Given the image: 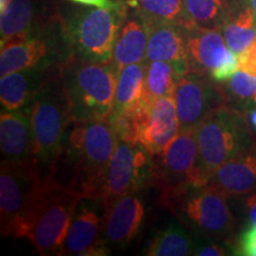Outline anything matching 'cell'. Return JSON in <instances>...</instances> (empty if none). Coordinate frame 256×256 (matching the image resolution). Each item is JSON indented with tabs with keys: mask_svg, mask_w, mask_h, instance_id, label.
I'll return each mask as SVG.
<instances>
[{
	"mask_svg": "<svg viewBox=\"0 0 256 256\" xmlns=\"http://www.w3.org/2000/svg\"><path fill=\"white\" fill-rule=\"evenodd\" d=\"M206 185L229 198L255 192L256 148L224 164L211 176Z\"/></svg>",
	"mask_w": 256,
	"mask_h": 256,
	"instance_id": "obj_21",
	"label": "cell"
},
{
	"mask_svg": "<svg viewBox=\"0 0 256 256\" xmlns=\"http://www.w3.org/2000/svg\"><path fill=\"white\" fill-rule=\"evenodd\" d=\"M182 74L174 64L168 62H147L144 106H151L158 98L174 95Z\"/></svg>",
	"mask_w": 256,
	"mask_h": 256,
	"instance_id": "obj_25",
	"label": "cell"
},
{
	"mask_svg": "<svg viewBox=\"0 0 256 256\" xmlns=\"http://www.w3.org/2000/svg\"><path fill=\"white\" fill-rule=\"evenodd\" d=\"M146 23L148 28L147 62H168L174 64L182 75L190 72L184 26L168 23Z\"/></svg>",
	"mask_w": 256,
	"mask_h": 256,
	"instance_id": "obj_19",
	"label": "cell"
},
{
	"mask_svg": "<svg viewBox=\"0 0 256 256\" xmlns=\"http://www.w3.org/2000/svg\"><path fill=\"white\" fill-rule=\"evenodd\" d=\"M188 66L190 72L210 76L228 57L230 49L220 28L185 26Z\"/></svg>",
	"mask_w": 256,
	"mask_h": 256,
	"instance_id": "obj_16",
	"label": "cell"
},
{
	"mask_svg": "<svg viewBox=\"0 0 256 256\" xmlns=\"http://www.w3.org/2000/svg\"><path fill=\"white\" fill-rule=\"evenodd\" d=\"M78 5L92 6V8H104V10H114V11H121L128 8L127 2H115V0H69Z\"/></svg>",
	"mask_w": 256,
	"mask_h": 256,
	"instance_id": "obj_34",
	"label": "cell"
},
{
	"mask_svg": "<svg viewBox=\"0 0 256 256\" xmlns=\"http://www.w3.org/2000/svg\"><path fill=\"white\" fill-rule=\"evenodd\" d=\"M240 57V68L256 72V40Z\"/></svg>",
	"mask_w": 256,
	"mask_h": 256,
	"instance_id": "obj_35",
	"label": "cell"
},
{
	"mask_svg": "<svg viewBox=\"0 0 256 256\" xmlns=\"http://www.w3.org/2000/svg\"><path fill=\"white\" fill-rule=\"evenodd\" d=\"M196 238V248L194 254L198 256H224L229 254V249L223 247L222 243L211 241V240Z\"/></svg>",
	"mask_w": 256,
	"mask_h": 256,
	"instance_id": "obj_32",
	"label": "cell"
},
{
	"mask_svg": "<svg viewBox=\"0 0 256 256\" xmlns=\"http://www.w3.org/2000/svg\"><path fill=\"white\" fill-rule=\"evenodd\" d=\"M46 177L36 162H2L0 220L2 235L24 238L25 229Z\"/></svg>",
	"mask_w": 256,
	"mask_h": 256,
	"instance_id": "obj_8",
	"label": "cell"
},
{
	"mask_svg": "<svg viewBox=\"0 0 256 256\" xmlns=\"http://www.w3.org/2000/svg\"><path fill=\"white\" fill-rule=\"evenodd\" d=\"M229 197L208 186L190 188L170 200L165 208L197 238L230 244L236 220Z\"/></svg>",
	"mask_w": 256,
	"mask_h": 256,
	"instance_id": "obj_6",
	"label": "cell"
},
{
	"mask_svg": "<svg viewBox=\"0 0 256 256\" xmlns=\"http://www.w3.org/2000/svg\"><path fill=\"white\" fill-rule=\"evenodd\" d=\"M248 121L252 130H256V110H250L248 112Z\"/></svg>",
	"mask_w": 256,
	"mask_h": 256,
	"instance_id": "obj_36",
	"label": "cell"
},
{
	"mask_svg": "<svg viewBox=\"0 0 256 256\" xmlns=\"http://www.w3.org/2000/svg\"><path fill=\"white\" fill-rule=\"evenodd\" d=\"M156 156L142 144L118 142L108 166L102 203L126 194H140L150 185H156Z\"/></svg>",
	"mask_w": 256,
	"mask_h": 256,
	"instance_id": "obj_10",
	"label": "cell"
},
{
	"mask_svg": "<svg viewBox=\"0 0 256 256\" xmlns=\"http://www.w3.org/2000/svg\"><path fill=\"white\" fill-rule=\"evenodd\" d=\"M156 159V186L162 206L188 188L206 186L198 170L196 130H182Z\"/></svg>",
	"mask_w": 256,
	"mask_h": 256,
	"instance_id": "obj_9",
	"label": "cell"
},
{
	"mask_svg": "<svg viewBox=\"0 0 256 256\" xmlns=\"http://www.w3.org/2000/svg\"><path fill=\"white\" fill-rule=\"evenodd\" d=\"M130 8L121 25L110 60L118 74L124 66L147 60V46H148L147 23L136 8H132V12L130 11Z\"/></svg>",
	"mask_w": 256,
	"mask_h": 256,
	"instance_id": "obj_20",
	"label": "cell"
},
{
	"mask_svg": "<svg viewBox=\"0 0 256 256\" xmlns=\"http://www.w3.org/2000/svg\"><path fill=\"white\" fill-rule=\"evenodd\" d=\"M62 66H40L8 74L0 81V102L5 110L30 107Z\"/></svg>",
	"mask_w": 256,
	"mask_h": 256,
	"instance_id": "obj_17",
	"label": "cell"
},
{
	"mask_svg": "<svg viewBox=\"0 0 256 256\" xmlns=\"http://www.w3.org/2000/svg\"><path fill=\"white\" fill-rule=\"evenodd\" d=\"M102 228H104L102 200L82 198L74 214L60 255H107L110 252L102 243Z\"/></svg>",
	"mask_w": 256,
	"mask_h": 256,
	"instance_id": "obj_12",
	"label": "cell"
},
{
	"mask_svg": "<svg viewBox=\"0 0 256 256\" xmlns=\"http://www.w3.org/2000/svg\"><path fill=\"white\" fill-rule=\"evenodd\" d=\"M140 122L139 144L151 154L160 156L182 132L174 95L158 98L138 110Z\"/></svg>",
	"mask_w": 256,
	"mask_h": 256,
	"instance_id": "obj_14",
	"label": "cell"
},
{
	"mask_svg": "<svg viewBox=\"0 0 256 256\" xmlns=\"http://www.w3.org/2000/svg\"><path fill=\"white\" fill-rule=\"evenodd\" d=\"M174 98L182 130H196L214 110L229 104L223 88L210 76L197 72H188L178 80Z\"/></svg>",
	"mask_w": 256,
	"mask_h": 256,
	"instance_id": "obj_11",
	"label": "cell"
},
{
	"mask_svg": "<svg viewBox=\"0 0 256 256\" xmlns=\"http://www.w3.org/2000/svg\"><path fill=\"white\" fill-rule=\"evenodd\" d=\"M74 122L108 120L113 110L118 72L112 63L72 55L60 66Z\"/></svg>",
	"mask_w": 256,
	"mask_h": 256,
	"instance_id": "obj_3",
	"label": "cell"
},
{
	"mask_svg": "<svg viewBox=\"0 0 256 256\" xmlns=\"http://www.w3.org/2000/svg\"><path fill=\"white\" fill-rule=\"evenodd\" d=\"M147 60L124 66L118 74L113 110L110 115L136 112L142 106Z\"/></svg>",
	"mask_w": 256,
	"mask_h": 256,
	"instance_id": "obj_22",
	"label": "cell"
},
{
	"mask_svg": "<svg viewBox=\"0 0 256 256\" xmlns=\"http://www.w3.org/2000/svg\"><path fill=\"white\" fill-rule=\"evenodd\" d=\"M128 8L121 11L92 6H72L60 16L72 55L98 63H110Z\"/></svg>",
	"mask_w": 256,
	"mask_h": 256,
	"instance_id": "obj_5",
	"label": "cell"
},
{
	"mask_svg": "<svg viewBox=\"0 0 256 256\" xmlns=\"http://www.w3.org/2000/svg\"><path fill=\"white\" fill-rule=\"evenodd\" d=\"M247 2L252 8V11H254V14H256V0H247Z\"/></svg>",
	"mask_w": 256,
	"mask_h": 256,
	"instance_id": "obj_37",
	"label": "cell"
},
{
	"mask_svg": "<svg viewBox=\"0 0 256 256\" xmlns=\"http://www.w3.org/2000/svg\"><path fill=\"white\" fill-rule=\"evenodd\" d=\"M138 110L113 114L108 118V121H110L120 142L139 144L140 122Z\"/></svg>",
	"mask_w": 256,
	"mask_h": 256,
	"instance_id": "obj_29",
	"label": "cell"
},
{
	"mask_svg": "<svg viewBox=\"0 0 256 256\" xmlns=\"http://www.w3.org/2000/svg\"><path fill=\"white\" fill-rule=\"evenodd\" d=\"M138 194H126L104 203L102 243L108 252L110 248H126L140 232L145 206Z\"/></svg>",
	"mask_w": 256,
	"mask_h": 256,
	"instance_id": "obj_13",
	"label": "cell"
},
{
	"mask_svg": "<svg viewBox=\"0 0 256 256\" xmlns=\"http://www.w3.org/2000/svg\"><path fill=\"white\" fill-rule=\"evenodd\" d=\"M127 2L146 22L190 26L184 0H128Z\"/></svg>",
	"mask_w": 256,
	"mask_h": 256,
	"instance_id": "obj_27",
	"label": "cell"
},
{
	"mask_svg": "<svg viewBox=\"0 0 256 256\" xmlns=\"http://www.w3.org/2000/svg\"><path fill=\"white\" fill-rule=\"evenodd\" d=\"M240 69V57L238 54L230 50L228 57L224 62L220 64L218 68H216L210 74V78H212L214 82L217 84H223L226 83L230 78H232L235 74Z\"/></svg>",
	"mask_w": 256,
	"mask_h": 256,
	"instance_id": "obj_30",
	"label": "cell"
},
{
	"mask_svg": "<svg viewBox=\"0 0 256 256\" xmlns=\"http://www.w3.org/2000/svg\"><path fill=\"white\" fill-rule=\"evenodd\" d=\"M118 142L108 120L72 122L48 177L82 198L101 200Z\"/></svg>",
	"mask_w": 256,
	"mask_h": 256,
	"instance_id": "obj_1",
	"label": "cell"
},
{
	"mask_svg": "<svg viewBox=\"0 0 256 256\" xmlns=\"http://www.w3.org/2000/svg\"><path fill=\"white\" fill-rule=\"evenodd\" d=\"M72 122V108L60 69L31 104L34 162L44 177L49 176Z\"/></svg>",
	"mask_w": 256,
	"mask_h": 256,
	"instance_id": "obj_4",
	"label": "cell"
},
{
	"mask_svg": "<svg viewBox=\"0 0 256 256\" xmlns=\"http://www.w3.org/2000/svg\"><path fill=\"white\" fill-rule=\"evenodd\" d=\"M236 255L256 256V224L246 226L236 242Z\"/></svg>",
	"mask_w": 256,
	"mask_h": 256,
	"instance_id": "obj_31",
	"label": "cell"
},
{
	"mask_svg": "<svg viewBox=\"0 0 256 256\" xmlns=\"http://www.w3.org/2000/svg\"><path fill=\"white\" fill-rule=\"evenodd\" d=\"M60 17V8L57 0H12L5 14H0L2 46Z\"/></svg>",
	"mask_w": 256,
	"mask_h": 256,
	"instance_id": "obj_15",
	"label": "cell"
},
{
	"mask_svg": "<svg viewBox=\"0 0 256 256\" xmlns=\"http://www.w3.org/2000/svg\"><path fill=\"white\" fill-rule=\"evenodd\" d=\"M82 197L46 177L31 215L24 238L40 255H60L70 223Z\"/></svg>",
	"mask_w": 256,
	"mask_h": 256,
	"instance_id": "obj_7",
	"label": "cell"
},
{
	"mask_svg": "<svg viewBox=\"0 0 256 256\" xmlns=\"http://www.w3.org/2000/svg\"><path fill=\"white\" fill-rule=\"evenodd\" d=\"M226 83V89L223 90L229 104L235 101L243 107L244 104H249L256 95V72L240 68Z\"/></svg>",
	"mask_w": 256,
	"mask_h": 256,
	"instance_id": "obj_28",
	"label": "cell"
},
{
	"mask_svg": "<svg viewBox=\"0 0 256 256\" xmlns=\"http://www.w3.org/2000/svg\"><path fill=\"white\" fill-rule=\"evenodd\" d=\"M226 46L238 55L244 52L256 40V14L247 0H243L229 12L220 28Z\"/></svg>",
	"mask_w": 256,
	"mask_h": 256,
	"instance_id": "obj_23",
	"label": "cell"
},
{
	"mask_svg": "<svg viewBox=\"0 0 256 256\" xmlns=\"http://www.w3.org/2000/svg\"><path fill=\"white\" fill-rule=\"evenodd\" d=\"M252 104H254L256 106V95L254 96V98H252Z\"/></svg>",
	"mask_w": 256,
	"mask_h": 256,
	"instance_id": "obj_38",
	"label": "cell"
},
{
	"mask_svg": "<svg viewBox=\"0 0 256 256\" xmlns=\"http://www.w3.org/2000/svg\"><path fill=\"white\" fill-rule=\"evenodd\" d=\"M241 197V212L246 220V226L256 224V191Z\"/></svg>",
	"mask_w": 256,
	"mask_h": 256,
	"instance_id": "obj_33",
	"label": "cell"
},
{
	"mask_svg": "<svg viewBox=\"0 0 256 256\" xmlns=\"http://www.w3.org/2000/svg\"><path fill=\"white\" fill-rule=\"evenodd\" d=\"M196 238L180 222L160 228L150 240L144 254L148 256H188L194 254Z\"/></svg>",
	"mask_w": 256,
	"mask_h": 256,
	"instance_id": "obj_24",
	"label": "cell"
},
{
	"mask_svg": "<svg viewBox=\"0 0 256 256\" xmlns=\"http://www.w3.org/2000/svg\"><path fill=\"white\" fill-rule=\"evenodd\" d=\"M0 148L2 162H34L31 106L23 110L2 112Z\"/></svg>",
	"mask_w": 256,
	"mask_h": 256,
	"instance_id": "obj_18",
	"label": "cell"
},
{
	"mask_svg": "<svg viewBox=\"0 0 256 256\" xmlns=\"http://www.w3.org/2000/svg\"><path fill=\"white\" fill-rule=\"evenodd\" d=\"M243 0H184L190 25L220 28L229 12Z\"/></svg>",
	"mask_w": 256,
	"mask_h": 256,
	"instance_id": "obj_26",
	"label": "cell"
},
{
	"mask_svg": "<svg viewBox=\"0 0 256 256\" xmlns=\"http://www.w3.org/2000/svg\"><path fill=\"white\" fill-rule=\"evenodd\" d=\"M198 170L204 184L224 164L256 148V138L242 110L223 104L196 128Z\"/></svg>",
	"mask_w": 256,
	"mask_h": 256,
	"instance_id": "obj_2",
	"label": "cell"
}]
</instances>
